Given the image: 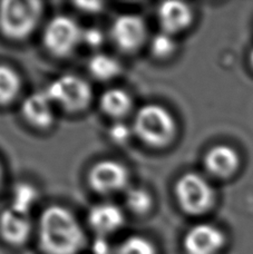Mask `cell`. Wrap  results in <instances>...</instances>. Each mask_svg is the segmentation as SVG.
I'll return each instance as SVG.
<instances>
[{"instance_id": "6da1fadb", "label": "cell", "mask_w": 253, "mask_h": 254, "mask_svg": "<svg viewBox=\"0 0 253 254\" xmlns=\"http://www.w3.org/2000/svg\"><path fill=\"white\" fill-rule=\"evenodd\" d=\"M37 234L44 254H79L87 242L79 221L61 205H52L42 213Z\"/></svg>"}, {"instance_id": "7a4b0ae2", "label": "cell", "mask_w": 253, "mask_h": 254, "mask_svg": "<svg viewBox=\"0 0 253 254\" xmlns=\"http://www.w3.org/2000/svg\"><path fill=\"white\" fill-rule=\"evenodd\" d=\"M132 127L134 135L153 147L166 146L173 140L176 133L173 115L156 104H147L139 108Z\"/></svg>"}, {"instance_id": "3957f363", "label": "cell", "mask_w": 253, "mask_h": 254, "mask_svg": "<svg viewBox=\"0 0 253 254\" xmlns=\"http://www.w3.org/2000/svg\"><path fill=\"white\" fill-rule=\"evenodd\" d=\"M43 3L36 0H4L0 2V30L8 38L20 40L37 28Z\"/></svg>"}, {"instance_id": "277c9868", "label": "cell", "mask_w": 253, "mask_h": 254, "mask_svg": "<svg viewBox=\"0 0 253 254\" xmlns=\"http://www.w3.org/2000/svg\"><path fill=\"white\" fill-rule=\"evenodd\" d=\"M45 93L54 105L70 113L87 108L93 98V90L87 81L71 74L57 77L48 84Z\"/></svg>"}, {"instance_id": "5b68a950", "label": "cell", "mask_w": 253, "mask_h": 254, "mask_svg": "<svg viewBox=\"0 0 253 254\" xmlns=\"http://www.w3.org/2000/svg\"><path fill=\"white\" fill-rule=\"evenodd\" d=\"M174 193L182 210L190 215H200L210 210L215 199L214 190L204 176L185 173L176 181Z\"/></svg>"}, {"instance_id": "8992f818", "label": "cell", "mask_w": 253, "mask_h": 254, "mask_svg": "<svg viewBox=\"0 0 253 254\" xmlns=\"http://www.w3.org/2000/svg\"><path fill=\"white\" fill-rule=\"evenodd\" d=\"M82 27L73 18L64 15L49 20L43 34L45 47L57 57L70 55L82 44Z\"/></svg>"}, {"instance_id": "52a82bcc", "label": "cell", "mask_w": 253, "mask_h": 254, "mask_svg": "<svg viewBox=\"0 0 253 254\" xmlns=\"http://www.w3.org/2000/svg\"><path fill=\"white\" fill-rule=\"evenodd\" d=\"M129 173L122 163L103 160L93 165L88 173V183L95 192L114 194L128 189Z\"/></svg>"}, {"instance_id": "ba28073f", "label": "cell", "mask_w": 253, "mask_h": 254, "mask_svg": "<svg viewBox=\"0 0 253 254\" xmlns=\"http://www.w3.org/2000/svg\"><path fill=\"white\" fill-rule=\"evenodd\" d=\"M110 36L117 48L132 53L137 51L146 40L147 27L141 16L123 13L112 22Z\"/></svg>"}, {"instance_id": "9c48e42d", "label": "cell", "mask_w": 253, "mask_h": 254, "mask_svg": "<svg viewBox=\"0 0 253 254\" xmlns=\"http://www.w3.org/2000/svg\"><path fill=\"white\" fill-rule=\"evenodd\" d=\"M224 243L222 231L212 224L200 223L184 234L182 246L185 254H218Z\"/></svg>"}, {"instance_id": "30bf717a", "label": "cell", "mask_w": 253, "mask_h": 254, "mask_svg": "<svg viewBox=\"0 0 253 254\" xmlns=\"http://www.w3.org/2000/svg\"><path fill=\"white\" fill-rule=\"evenodd\" d=\"M33 233V221L29 213L9 206L0 214V235L12 247H21L28 242Z\"/></svg>"}, {"instance_id": "8fae6325", "label": "cell", "mask_w": 253, "mask_h": 254, "mask_svg": "<svg viewBox=\"0 0 253 254\" xmlns=\"http://www.w3.org/2000/svg\"><path fill=\"white\" fill-rule=\"evenodd\" d=\"M88 225L99 238H106L123 228L125 216L120 206L114 203L95 204L88 212Z\"/></svg>"}, {"instance_id": "7c38bea8", "label": "cell", "mask_w": 253, "mask_h": 254, "mask_svg": "<svg viewBox=\"0 0 253 254\" xmlns=\"http://www.w3.org/2000/svg\"><path fill=\"white\" fill-rule=\"evenodd\" d=\"M54 103L47 94L36 92L25 98L21 105V113L28 123L37 128H48L55 120Z\"/></svg>"}, {"instance_id": "4fadbf2b", "label": "cell", "mask_w": 253, "mask_h": 254, "mask_svg": "<svg viewBox=\"0 0 253 254\" xmlns=\"http://www.w3.org/2000/svg\"><path fill=\"white\" fill-rule=\"evenodd\" d=\"M157 19L161 30L175 36L191 25L193 11L185 2L165 1L157 9Z\"/></svg>"}, {"instance_id": "5bb4252c", "label": "cell", "mask_w": 253, "mask_h": 254, "mask_svg": "<svg viewBox=\"0 0 253 254\" xmlns=\"http://www.w3.org/2000/svg\"><path fill=\"white\" fill-rule=\"evenodd\" d=\"M239 163L240 160L238 153L227 145H218L212 147L204 157L206 171L219 179L229 178L236 173Z\"/></svg>"}, {"instance_id": "9a60e30c", "label": "cell", "mask_w": 253, "mask_h": 254, "mask_svg": "<svg viewBox=\"0 0 253 254\" xmlns=\"http://www.w3.org/2000/svg\"><path fill=\"white\" fill-rule=\"evenodd\" d=\"M99 106L106 115L113 119H121L127 115L133 107V99L126 90L110 88L99 98Z\"/></svg>"}, {"instance_id": "2e32d148", "label": "cell", "mask_w": 253, "mask_h": 254, "mask_svg": "<svg viewBox=\"0 0 253 254\" xmlns=\"http://www.w3.org/2000/svg\"><path fill=\"white\" fill-rule=\"evenodd\" d=\"M88 70L95 79L106 81L119 76L122 71L120 62L107 54H95L88 62Z\"/></svg>"}, {"instance_id": "e0dca14e", "label": "cell", "mask_w": 253, "mask_h": 254, "mask_svg": "<svg viewBox=\"0 0 253 254\" xmlns=\"http://www.w3.org/2000/svg\"><path fill=\"white\" fill-rule=\"evenodd\" d=\"M21 89V79L12 68L0 65V104L6 105L15 101Z\"/></svg>"}, {"instance_id": "ac0fdd59", "label": "cell", "mask_w": 253, "mask_h": 254, "mask_svg": "<svg viewBox=\"0 0 253 254\" xmlns=\"http://www.w3.org/2000/svg\"><path fill=\"white\" fill-rule=\"evenodd\" d=\"M124 201L126 207L137 215L146 214L153 205V198L150 192L139 187H133L126 190Z\"/></svg>"}, {"instance_id": "d6986e66", "label": "cell", "mask_w": 253, "mask_h": 254, "mask_svg": "<svg viewBox=\"0 0 253 254\" xmlns=\"http://www.w3.org/2000/svg\"><path fill=\"white\" fill-rule=\"evenodd\" d=\"M115 254H157V248L150 239L133 234L116 247Z\"/></svg>"}, {"instance_id": "ffe728a7", "label": "cell", "mask_w": 253, "mask_h": 254, "mask_svg": "<svg viewBox=\"0 0 253 254\" xmlns=\"http://www.w3.org/2000/svg\"><path fill=\"white\" fill-rule=\"evenodd\" d=\"M37 199V192L28 184H19L13 190L10 207L17 211L29 213Z\"/></svg>"}, {"instance_id": "44dd1931", "label": "cell", "mask_w": 253, "mask_h": 254, "mask_svg": "<svg viewBox=\"0 0 253 254\" xmlns=\"http://www.w3.org/2000/svg\"><path fill=\"white\" fill-rule=\"evenodd\" d=\"M151 51L153 55L159 58H168L173 55L178 43L175 40V36L161 30L160 33L155 34L151 39Z\"/></svg>"}, {"instance_id": "7402d4cb", "label": "cell", "mask_w": 253, "mask_h": 254, "mask_svg": "<svg viewBox=\"0 0 253 254\" xmlns=\"http://www.w3.org/2000/svg\"><path fill=\"white\" fill-rule=\"evenodd\" d=\"M133 135V127L122 123V122H117L114 125H112L110 127V130H108V136H110L112 142L120 145L127 143Z\"/></svg>"}, {"instance_id": "603a6c76", "label": "cell", "mask_w": 253, "mask_h": 254, "mask_svg": "<svg viewBox=\"0 0 253 254\" xmlns=\"http://www.w3.org/2000/svg\"><path fill=\"white\" fill-rule=\"evenodd\" d=\"M82 43L90 48H98L104 43V34L102 30L95 27H90L87 29H83Z\"/></svg>"}, {"instance_id": "cb8c5ba5", "label": "cell", "mask_w": 253, "mask_h": 254, "mask_svg": "<svg viewBox=\"0 0 253 254\" xmlns=\"http://www.w3.org/2000/svg\"><path fill=\"white\" fill-rule=\"evenodd\" d=\"M75 6L82 11L88 12V13H97L103 10L104 3L99 1H80V2H76Z\"/></svg>"}, {"instance_id": "d4e9b609", "label": "cell", "mask_w": 253, "mask_h": 254, "mask_svg": "<svg viewBox=\"0 0 253 254\" xmlns=\"http://www.w3.org/2000/svg\"><path fill=\"white\" fill-rule=\"evenodd\" d=\"M1 180H2V167L0 165V183H1Z\"/></svg>"}, {"instance_id": "484cf974", "label": "cell", "mask_w": 253, "mask_h": 254, "mask_svg": "<svg viewBox=\"0 0 253 254\" xmlns=\"http://www.w3.org/2000/svg\"><path fill=\"white\" fill-rule=\"evenodd\" d=\"M250 62H251V65L253 67V51L251 52V55H250Z\"/></svg>"}]
</instances>
